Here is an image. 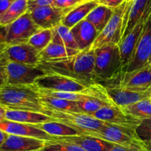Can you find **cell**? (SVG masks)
Returning a JSON list of instances; mask_svg holds the SVG:
<instances>
[{
    "instance_id": "cell-1",
    "label": "cell",
    "mask_w": 151,
    "mask_h": 151,
    "mask_svg": "<svg viewBox=\"0 0 151 151\" xmlns=\"http://www.w3.org/2000/svg\"><path fill=\"white\" fill-rule=\"evenodd\" d=\"M94 65V50H86L66 58L41 61L38 66L47 74L62 75L89 87L98 83Z\"/></svg>"
},
{
    "instance_id": "cell-2",
    "label": "cell",
    "mask_w": 151,
    "mask_h": 151,
    "mask_svg": "<svg viewBox=\"0 0 151 151\" xmlns=\"http://www.w3.org/2000/svg\"><path fill=\"white\" fill-rule=\"evenodd\" d=\"M94 72L105 88L119 86L123 74L119 45L108 44L94 50Z\"/></svg>"
},
{
    "instance_id": "cell-3",
    "label": "cell",
    "mask_w": 151,
    "mask_h": 151,
    "mask_svg": "<svg viewBox=\"0 0 151 151\" xmlns=\"http://www.w3.org/2000/svg\"><path fill=\"white\" fill-rule=\"evenodd\" d=\"M0 106L9 110L44 112L40 94L35 85H6L0 88Z\"/></svg>"
},
{
    "instance_id": "cell-4",
    "label": "cell",
    "mask_w": 151,
    "mask_h": 151,
    "mask_svg": "<svg viewBox=\"0 0 151 151\" xmlns=\"http://www.w3.org/2000/svg\"><path fill=\"white\" fill-rule=\"evenodd\" d=\"M83 135L101 139L112 144L118 145L128 148L145 151L144 142L139 138L136 130L116 126L108 122L99 131H85Z\"/></svg>"
},
{
    "instance_id": "cell-5",
    "label": "cell",
    "mask_w": 151,
    "mask_h": 151,
    "mask_svg": "<svg viewBox=\"0 0 151 151\" xmlns=\"http://www.w3.org/2000/svg\"><path fill=\"white\" fill-rule=\"evenodd\" d=\"M43 114L50 116L52 120L72 127L81 132L82 135L85 131H99L107 124L93 116L81 112L63 111L44 108Z\"/></svg>"
},
{
    "instance_id": "cell-6",
    "label": "cell",
    "mask_w": 151,
    "mask_h": 151,
    "mask_svg": "<svg viewBox=\"0 0 151 151\" xmlns=\"http://www.w3.org/2000/svg\"><path fill=\"white\" fill-rule=\"evenodd\" d=\"M40 28L34 23L29 12L3 28L2 42L5 46L28 43Z\"/></svg>"
},
{
    "instance_id": "cell-7",
    "label": "cell",
    "mask_w": 151,
    "mask_h": 151,
    "mask_svg": "<svg viewBox=\"0 0 151 151\" xmlns=\"http://www.w3.org/2000/svg\"><path fill=\"white\" fill-rule=\"evenodd\" d=\"M127 0L114 10V13L106 27L98 35L89 50H94L108 44L119 45L122 38V22Z\"/></svg>"
},
{
    "instance_id": "cell-8",
    "label": "cell",
    "mask_w": 151,
    "mask_h": 151,
    "mask_svg": "<svg viewBox=\"0 0 151 151\" xmlns=\"http://www.w3.org/2000/svg\"><path fill=\"white\" fill-rule=\"evenodd\" d=\"M151 57V12L147 17L134 57L124 73H130L147 66Z\"/></svg>"
},
{
    "instance_id": "cell-9",
    "label": "cell",
    "mask_w": 151,
    "mask_h": 151,
    "mask_svg": "<svg viewBox=\"0 0 151 151\" xmlns=\"http://www.w3.org/2000/svg\"><path fill=\"white\" fill-rule=\"evenodd\" d=\"M46 74L38 66L22 64L10 61L7 65V85H34L36 79Z\"/></svg>"
},
{
    "instance_id": "cell-10",
    "label": "cell",
    "mask_w": 151,
    "mask_h": 151,
    "mask_svg": "<svg viewBox=\"0 0 151 151\" xmlns=\"http://www.w3.org/2000/svg\"><path fill=\"white\" fill-rule=\"evenodd\" d=\"M91 116L111 125L134 130H136L141 122V119L127 114L120 108L115 105L105 106Z\"/></svg>"
},
{
    "instance_id": "cell-11",
    "label": "cell",
    "mask_w": 151,
    "mask_h": 151,
    "mask_svg": "<svg viewBox=\"0 0 151 151\" xmlns=\"http://www.w3.org/2000/svg\"><path fill=\"white\" fill-rule=\"evenodd\" d=\"M150 12L151 4L147 11L145 13L141 19L139 21L138 23L135 25V27L133 28L130 33L122 40L120 44H119V52H120L121 61H122V66H123V73L134 57V52H135L136 48H137V44L139 41L140 37H141L145 24L146 20L150 15Z\"/></svg>"
},
{
    "instance_id": "cell-12",
    "label": "cell",
    "mask_w": 151,
    "mask_h": 151,
    "mask_svg": "<svg viewBox=\"0 0 151 151\" xmlns=\"http://www.w3.org/2000/svg\"><path fill=\"white\" fill-rule=\"evenodd\" d=\"M34 85L41 89L69 92H80L88 88L78 81L55 74H46L36 79Z\"/></svg>"
},
{
    "instance_id": "cell-13",
    "label": "cell",
    "mask_w": 151,
    "mask_h": 151,
    "mask_svg": "<svg viewBox=\"0 0 151 151\" xmlns=\"http://www.w3.org/2000/svg\"><path fill=\"white\" fill-rule=\"evenodd\" d=\"M28 12L34 23L40 29H52L62 23L63 18L69 10L50 5L36 7Z\"/></svg>"
},
{
    "instance_id": "cell-14",
    "label": "cell",
    "mask_w": 151,
    "mask_h": 151,
    "mask_svg": "<svg viewBox=\"0 0 151 151\" xmlns=\"http://www.w3.org/2000/svg\"><path fill=\"white\" fill-rule=\"evenodd\" d=\"M2 50L9 61L32 66H38L41 63L40 52L29 43L4 46Z\"/></svg>"
},
{
    "instance_id": "cell-15",
    "label": "cell",
    "mask_w": 151,
    "mask_h": 151,
    "mask_svg": "<svg viewBox=\"0 0 151 151\" xmlns=\"http://www.w3.org/2000/svg\"><path fill=\"white\" fill-rule=\"evenodd\" d=\"M0 130L10 135L32 137L47 142L55 141V139L44 131L30 124L3 119L0 121Z\"/></svg>"
},
{
    "instance_id": "cell-16",
    "label": "cell",
    "mask_w": 151,
    "mask_h": 151,
    "mask_svg": "<svg viewBox=\"0 0 151 151\" xmlns=\"http://www.w3.org/2000/svg\"><path fill=\"white\" fill-rule=\"evenodd\" d=\"M119 86L134 91H146L151 88V67L147 64L130 73H123Z\"/></svg>"
},
{
    "instance_id": "cell-17",
    "label": "cell",
    "mask_w": 151,
    "mask_h": 151,
    "mask_svg": "<svg viewBox=\"0 0 151 151\" xmlns=\"http://www.w3.org/2000/svg\"><path fill=\"white\" fill-rule=\"evenodd\" d=\"M151 4V0H127L122 22V38L130 33Z\"/></svg>"
},
{
    "instance_id": "cell-18",
    "label": "cell",
    "mask_w": 151,
    "mask_h": 151,
    "mask_svg": "<svg viewBox=\"0 0 151 151\" xmlns=\"http://www.w3.org/2000/svg\"><path fill=\"white\" fill-rule=\"evenodd\" d=\"M106 88L112 103L119 108L151 98V88L143 92L131 91L120 86Z\"/></svg>"
},
{
    "instance_id": "cell-19",
    "label": "cell",
    "mask_w": 151,
    "mask_h": 151,
    "mask_svg": "<svg viewBox=\"0 0 151 151\" xmlns=\"http://www.w3.org/2000/svg\"><path fill=\"white\" fill-rule=\"evenodd\" d=\"M47 142L32 137L8 134L0 146V151H39Z\"/></svg>"
},
{
    "instance_id": "cell-20",
    "label": "cell",
    "mask_w": 151,
    "mask_h": 151,
    "mask_svg": "<svg viewBox=\"0 0 151 151\" xmlns=\"http://www.w3.org/2000/svg\"><path fill=\"white\" fill-rule=\"evenodd\" d=\"M70 29L80 51L89 50L99 35L95 27L86 19L80 22Z\"/></svg>"
},
{
    "instance_id": "cell-21",
    "label": "cell",
    "mask_w": 151,
    "mask_h": 151,
    "mask_svg": "<svg viewBox=\"0 0 151 151\" xmlns=\"http://www.w3.org/2000/svg\"><path fill=\"white\" fill-rule=\"evenodd\" d=\"M55 139V140L78 145L85 151H110L114 145V144H112L101 139L86 135L68 137H56Z\"/></svg>"
},
{
    "instance_id": "cell-22",
    "label": "cell",
    "mask_w": 151,
    "mask_h": 151,
    "mask_svg": "<svg viewBox=\"0 0 151 151\" xmlns=\"http://www.w3.org/2000/svg\"><path fill=\"white\" fill-rule=\"evenodd\" d=\"M98 4L99 2L91 0L81 3L66 13L61 24L71 29L80 22L85 19Z\"/></svg>"
},
{
    "instance_id": "cell-23",
    "label": "cell",
    "mask_w": 151,
    "mask_h": 151,
    "mask_svg": "<svg viewBox=\"0 0 151 151\" xmlns=\"http://www.w3.org/2000/svg\"><path fill=\"white\" fill-rule=\"evenodd\" d=\"M4 119L33 125L52 120V118L42 113L29 111L9 110V109H7L6 111Z\"/></svg>"
},
{
    "instance_id": "cell-24",
    "label": "cell",
    "mask_w": 151,
    "mask_h": 151,
    "mask_svg": "<svg viewBox=\"0 0 151 151\" xmlns=\"http://www.w3.org/2000/svg\"><path fill=\"white\" fill-rule=\"evenodd\" d=\"M35 126L41 129L44 132L53 137L54 138L82 135L81 132H79L78 130L75 129L72 127L54 120L35 125Z\"/></svg>"
},
{
    "instance_id": "cell-25",
    "label": "cell",
    "mask_w": 151,
    "mask_h": 151,
    "mask_svg": "<svg viewBox=\"0 0 151 151\" xmlns=\"http://www.w3.org/2000/svg\"><path fill=\"white\" fill-rule=\"evenodd\" d=\"M114 10V9L99 4L85 19L88 21L100 34L110 21Z\"/></svg>"
},
{
    "instance_id": "cell-26",
    "label": "cell",
    "mask_w": 151,
    "mask_h": 151,
    "mask_svg": "<svg viewBox=\"0 0 151 151\" xmlns=\"http://www.w3.org/2000/svg\"><path fill=\"white\" fill-rule=\"evenodd\" d=\"M79 50L69 49L60 44L51 42L44 50L40 52L41 61L60 60L76 55L80 52Z\"/></svg>"
},
{
    "instance_id": "cell-27",
    "label": "cell",
    "mask_w": 151,
    "mask_h": 151,
    "mask_svg": "<svg viewBox=\"0 0 151 151\" xmlns=\"http://www.w3.org/2000/svg\"><path fill=\"white\" fill-rule=\"evenodd\" d=\"M28 12V0H13L7 11L0 16V28H4Z\"/></svg>"
},
{
    "instance_id": "cell-28",
    "label": "cell",
    "mask_w": 151,
    "mask_h": 151,
    "mask_svg": "<svg viewBox=\"0 0 151 151\" xmlns=\"http://www.w3.org/2000/svg\"><path fill=\"white\" fill-rule=\"evenodd\" d=\"M40 100H41V105L44 108L63 111L81 112L77 104V102L50 97V96L44 95L41 94H40Z\"/></svg>"
},
{
    "instance_id": "cell-29",
    "label": "cell",
    "mask_w": 151,
    "mask_h": 151,
    "mask_svg": "<svg viewBox=\"0 0 151 151\" xmlns=\"http://www.w3.org/2000/svg\"><path fill=\"white\" fill-rule=\"evenodd\" d=\"M52 41L55 44H60L69 49L79 50L71 29L62 24L52 29ZM80 51V50H79Z\"/></svg>"
},
{
    "instance_id": "cell-30",
    "label": "cell",
    "mask_w": 151,
    "mask_h": 151,
    "mask_svg": "<svg viewBox=\"0 0 151 151\" xmlns=\"http://www.w3.org/2000/svg\"><path fill=\"white\" fill-rule=\"evenodd\" d=\"M120 109L127 114L131 115L141 120L151 117V98L141 100L134 104L121 107Z\"/></svg>"
},
{
    "instance_id": "cell-31",
    "label": "cell",
    "mask_w": 151,
    "mask_h": 151,
    "mask_svg": "<svg viewBox=\"0 0 151 151\" xmlns=\"http://www.w3.org/2000/svg\"><path fill=\"white\" fill-rule=\"evenodd\" d=\"M52 29H41L29 38L28 43L38 52H41L52 42Z\"/></svg>"
},
{
    "instance_id": "cell-32",
    "label": "cell",
    "mask_w": 151,
    "mask_h": 151,
    "mask_svg": "<svg viewBox=\"0 0 151 151\" xmlns=\"http://www.w3.org/2000/svg\"><path fill=\"white\" fill-rule=\"evenodd\" d=\"M77 104H78L79 110L81 113L86 114L88 115L93 114L105 106L113 105L106 101H103V100H100L99 98H94V97L86 99L82 101H78L77 102Z\"/></svg>"
},
{
    "instance_id": "cell-33",
    "label": "cell",
    "mask_w": 151,
    "mask_h": 151,
    "mask_svg": "<svg viewBox=\"0 0 151 151\" xmlns=\"http://www.w3.org/2000/svg\"><path fill=\"white\" fill-rule=\"evenodd\" d=\"M39 151H85L78 145L55 140L47 142L46 145Z\"/></svg>"
},
{
    "instance_id": "cell-34",
    "label": "cell",
    "mask_w": 151,
    "mask_h": 151,
    "mask_svg": "<svg viewBox=\"0 0 151 151\" xmlns=\"http://www.w3.org/2000/svg\"><path fill=\"white\" fill-rule=\"evenodd\" d=\"M136 133L143 142H151V117L142 119L136 128Z\"/></svg>"
},
{
    "instance_id": "cell-35",
    "label": "cell",
    "mask_w": 151,
    "mask_h": 151,
    "mask_svg": "<svg viewBox=\"0 0 151 151\" xmlns=\"http://www.w3.org/2000/svg\"><path fill=\"white\" fill-rule=\"evenodd\" d=\"M9 62L7 55L1 48L0 50V88L7 85V65Z\"/></svg>"
},
{
    "instance_id": "cell-36",
    "label": "cell",
    "mask_w": 151,
    "mask_h": 151,
    "mask_svg": "<svg viewBox=\"0 0 151 151\" xmlns=\"http://www.w3.org/2000/svg\"><path fill=\"white\" fill-rule=\"evenodd\" d=\"M86 1L88 0H55L52 6L70 11L74 7H77Z\"/></svg>"
},
{
    "instance_id": "cell-37",
    "label": "cell",
    "mask_w": 151,
    "mask_h": 151,
    "mask_svg": "<svg viewBox=\"0 0 151 151\" xmlns=\"http://www.w3.org/2000/svg\"><path fill=\"white\" fill-rule=\"evenodd\" d=\"M55 0H28V11L44 6L52 5Z\"/></svg>"
},
{
    "instance_id": "cell-38",
    "label": "cell",
    "mask_w": 151,
    "mask_h": 151,
    "mask_svg": "<svg viewBox=\"0 0 151 151\" xmlns=\"http://www.w3.org/2000/svg\"><path fill=\"white\" fill-rule=\"evenodd\" d=\"M126 0H100L99 4L102 5H105L110 8L115 9L116 7H119Z\"/></svg>"
},
{
    "instance_id": "cell-39",
    "label": "cell",
    "mask_w": 151,
    "mask_h": 151,
    "mask_svg": "<svg viewBox=\"0 0 151 151\" xmlns=\"http://www.w3.org/2000/svg\"><path fill=\"white\" fill-rule=\"evenodd\" d=\"M13 1V0H0V16L7 11Z\"/></svg>"
},
{
    "instance_id": "cell-40",
    "label": "cell",
    "mask_w": 151,
    "mask_h": 151,
    "mask_svg": "<svg viewBox=\"0 0 151 151\" xmlns=\"http://www.w3.org/2000/svg\"><path fill=\"white\" fill-rule=\"evenodd\" d=\"M110 151H139L137 150H134V149L128 148V147H122V146L118 145H114L111 150Z\"/></svg>"
},
{
    "instance_id": "cell-41",
    "label": "cell",
    "mask_w": 151,
    "mask_h": 151,
    "mask_svg": "<svg viewBox=\"0 0 151 151\" xmlns=\"http://www.w3.org/2000/svg\"><path fill=\"white\" fill-rule=\"evenodd\" d=\"M7 135H8V134H7V133L4 132V131H2L1 130H0V146H1V145L4 143V142L5 141Z\"/></svg>"
},
{
    "instance_id": "cell-42",
    "label": "cell",
    "mask_w": 151,
    "mask_h": 151,
    "mask_svg": "<svg viewBox=\"0 0 151 151\" xmlns=\"http://www.w3.org/2000/svg\"><path fill=\"white\" fill-rule=\"evenodd\" d=\"M6 111H7V109H6L5 108L3 107V106H0V121H1V119H3L5 118Z\"/></svg>"
},
{
    "instance_id": "cell-43",
    "label": "cell",
    "mask_w": 151,
    "mask_h": 151,
    "mask_svg": "<svg viewBox=\"0 0 151 151\" xmlns=\"http://www.w3.org/2000/svg\"><path fill=\"white\" fill-rule=\"evenodd\" d=\"M144 144L145 151H151V142H146Z\"/></svg>"
},
{
    "instance_id": "cell-44",
    "label": "cell",
    "mask_w": 151,
    "mask_h": 151,
    "mask_svg": "<svg viewBox=\"0 0 151 151\" xmlns=\"http://www.w3.org/2000/svg\"><path fill=\"white\" fill-rule=\"evenodd\" d=\"M148 65H150V67H151V57H150V60H149Z\"/></svg>"
},
{
    "instance_id": "cell-45",
    "label": "cell",
    "mask_w": 151,
    "mask_h": 151,
    "mask_svg": "<svg viewBox=\"0 0 151 151\" xmlns=\"http://www.w3.org/2000/svg\"><path fill=\"white\" fill-rule=\"evenodd\" d=\"M91 1H97V2H99V1H100V0H91Z\"/></svg>"
}]
</instances>
